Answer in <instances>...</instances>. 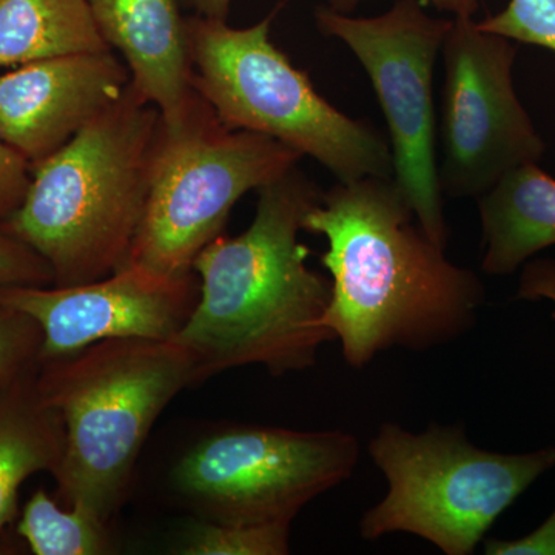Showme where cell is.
<instances>
[{"label":"cell","instance_id":"cell-1","mask_svg":"<svg viewBox=\"0 0 555 555\" xmlns=\"http://www.w3.org/2000/svg\"><path fill=\"white\" fill-rule=\"evenodd\" d=\"M414 218L392 178H363L321 193L302 221L327 240L321 262L332 298L323 324L349 366L364 367L390 347L447 345L476 324L483 283L452 264Z\"/></svg>","mask_w":555,"mask_h":555},{"label":"cell","instance_id":"cell-2","mask_svg":"<svg viewBox=\"0 0 555 555\" xmlns=\"http://www.w3.org/2000/svg\"><path fill=\"white\" fill-rule=\"evenodd\" d=\"M258 193L248 229L222 233L193 262L198 302L173 339L192 358L195 385L243 366L273 377L305 371L335 341L323 324L331 280L309 269L310 248L298 238L321 192L295 167Z\"/></svg>","mask_w":555,"mask_h":555},{"label":"cell","instance_id":"cell-3","mask_svg":"<svg viewBox=\"0 0 555 555\" xmlns=\"http://www.w3.org/2000/svg\"><path fill=\"white\" fill-rule=\"evenodd\" d=\"M160 113L134 87L49 158L0 222L68 287L112 275L129 259L147 203Z\"/></svg>","mask_w":555,"mask_h":555},{"label":"cell","instance_id":"cell-4","mask_svg":"<svg viewBox=\"0 0 555 555\" xmlns=\"http://www.w3.org/2000/svg\"><path fill=\"white\" fill-rule=\"evenodd\" d=\"M38 386L64 423V451L51 474L57 500L109 524L153 426L196 385L192 358L175 339L116 338L40 361Z\"/></svg>","mask_w":555,"mask_h":555},{"label":"cell","instance_id":"cell-5","mask_svg":"<svg viewBox=\"0 0 555 555\" xmlns=\"http://www.w3.org/2000/svg\"><path fill=\"white\" fill-rule=\"evenodd\" d=\"M273 14L247 28L188 20L193 87L233 130L276 139L312 156L339 182L392 178V152L363 120L328 104L305 72L270 40Z\"/></svg>","mask_w":555,"mask_h":555},{"label":"cell","instance_id":"cell-6","mask_svg":"<svg viewBox=\"0 0 555 555\" xmlns=\"http://www.w3.org/2000/svg\"><path fill=\"white\" fill-rule=\"evenodd\" d=\"M301 158L276 139L229 129L196 91L181 118H160L147 203L126 264L166 276L192 273L241 196L284 177Z\"/></svg>","mask_w":555,"mask_h":555},{"label":"cell","instance_id":"cell-7","mask_svg":"<svg viewBox=\"0 0 555 555\" xmlns=\"http://www.w3.org/2000/svg\"><path fill=\"white\" fill-rule=\"evenodd\" d=\"M369 455L389 491L364 513L361 537L408 532L448 555L474 554L496 518L555 466L554 448L500 454L474 447L460 426L414 434L385 423Z\"/></svg>","mask_w":555,"mask_h":555},{"label":"cell","instance_id":"cell-8","mask_svg":"<svg viewBox=\"0 0 555 555\" xmlns=\"http://www.w3.org/2000/svg\"><path fill=\"white\" fill-rule=\"evenodd\" d=\"M360 443L343 430L222 427L185 452L171 488L203 520L292 525L318 495L352 476Z\"/></svg>","mask_w":555,"mask_h":555},{"label":"cell","instance_id":"cell-9","mask_svg":"<svg viewBox=\"0 0 555 555\" xmlns=\"http://www.w3.org/2000/svg\"><path fill=\"white\" fill-rule=\"evenodd\" d=\"M315 20L321 33L343 40L366 69L389 127L393 182L423 232L447 248L433 86L452 21L430 17L418 0H398L377 17H352L323 5Z\"/></svg>","mask_w":555,"mask_h":555},{"label":"cell","instance_id":"cell-10","mask_svg":"<svg viewBox=\"0 0 555 555\" xmlns=\"http://www.w3.org/2000/svg\"><path fill=\"white\" fill-rule=\"evenodd\" d=\"M441 50V192L480 198L511 170L539 164L545 142L514 89V40L481 30L473 17H454Z\"/></svg>","mask_w":555,"mask_h":555},{"label":"cell","instance_id":"cell-11","mask_svg":"<svg viewBox=\"0 0 555 555\" xmlns=\"http://www.w3.org/2000/svg\"><path fill=\"white\" fill-rule=\"evenodd\" d=\"M198 297L195 272L166 276L133 264L78 286L0 287V306L38 323L40 361L72 356L107 339L169 341L188 323Z\"/></svg>","mask_w":555,"mask_h":555},{"label":"cell","instance_id":"cell-12","mask_svg":"<svg viewBox=\"0 0 555 555\" xmlns=\"http://www.w3.org/2000/svg\"><path fill=\"white\" fill-rule=\"evenodd\" d=\"M112 50L20 65L0 76V138L36 166L112 107L130 86Z\"/></svg>","mask_w":555,"mask_h":555},{"label":"cell","instance_id":"cell-13","mask_svg":"<svg viewBox=\"0 0 555 555\" xmlns=\"http://www.w3.org/2000/svg\"><path fill=\"white\" fill-rule=\"evenodd\" d=\"M102 38L122 54L134 90L175 122L195 96L182 0H89Z\"/></svg>","mask_w":555,"mask_h":555},{"label":"cell","instance_id":"cell-14","mask_svg":"<svg viewBox=\"0 0 555 555\" xmlns=\"http://www.w3.org/2000/svg\"><path fill=\"white\" fill-rule=\"evenodd\" d=\"M477 199L488 275H511L554 246L555 179L537 163L511 170Z\"/></svg>","mask_w":555,"mask_h":555},{"label":"cell","instance_id":"cell-15","mask_svg":"<svg viewBox=\"0 0 555 555\" xmlns=\"http://www.w3.org/2000/svg\"><path fill=\"white\" fill-rule=\"evenodd\" d=\"M39 363L0 383V534L17 516L24 481L53 474L64 451V423L40 393Z\"/></svg>","mask_w":555,"mask_h":555},{"label":"cell","instance_id":"cell-16","mask_svg":"<svg viewBox=\"0 0 555 555\" xmlns=\"http://www.w3.org/2000/svg\"><path fill=\"white\" fill-rule=\"evenodd\" d=\"M104 50L89 0H0V68Z\"/></svg>","mask_w":555,"mask_h":555},{"label":"cell","instance_id":"cell-17","mask_svg":"<svg viewBox=\"0 0 555 555\" xmlns=\"http://www.w3.org/2000/svg\"><path fill=\"white\" fill-rule=\"evenodd\" d=\"M17 532L36 555H104L113 550L107 521L57 505L46 489L25 503Z\"/></svg>","mask_w":555,"mask_h":555},{"label":"cell","instance_id":"cell-18","mask_svg":"<svg viewBox=\"0 0 555 555\" xmlns=\"http://www.w3.org/2000/svg\"><path fill=\"white\" fill-rule=\"evenodd\" d=\"M291 525H232L196 521L179 546L182 555H286Z\"/></svg>","mask_w":555,"mask_h":555},{"label":"cell","instance_id":"cell-19","mask_svg":"<svg viewBox=\"0 0 555 555\" xmlns=\"http://www.w3.org/2000/svg\"><path fill=\"white\" fill-rule=\"evenodd\" d=\"M478 27L555 53V0H509L505 10L478 22Z\"/></svg>","mask_w":555,"mask_h":555},{"label":"cell","instance_id":"cell-20","mask_svg":"<svg viewBox=\"0 0 555 555\" xmlns=\"http://www.w3.org/2000/svg\"><path fill=\"white\" fill-rule=\"evenodd\" d=\"M42 332L31 317L0 306V383L40 361Z\"/></svg>","mask_w":555,"mask_h":555},{"label":"cell","instance_id":"cell-21","mask_svg":"<svg viewBox=\"0 0 555 555\" xmlns=\"http://www.w3.org/2000/svg\"><path fill=\"white\" fill-rule=\"evenodd\" d=\"M53 272L42 258L0 228V287L53 286Z\"/></svg>","mask_w":555,"mask_h":555},{"label":"cell","instance_id":"cell-22","mask_svg":"<svg viewBox=\"0 0 555 555\" xmlns=\"http://www.w3.org/2000/svg\"><path fill=\"white\" fill-rule=\"evenodd\" d=\"M30 181V163L0 138V222L21 206Z\"/></svg>","mask_w":555,"mask_h":555},{"label":"cell","instance_id":"cell-23","mask_svg":"<svg viewBox=\"0 0 555 555\" xmlns=\"http://www.w3.org/2000/svg\"><path fill=\"white\" fill-rule=\"evenodd\" d=\"M485 554L555 555V511L545 524L540 525L531 534L514 540H486Z\"/></svg>","mask_w":555,"mask_h":555},{"label":"cell","instance_id":"cell-24","mask_svg":"<svg viewBox=\"0 0 555 555\" xmlns=\"http://www.w3.org/2000/svg\"><path fill=\"white\" fill-rule=\"evenodd\" d=\"M516 299L540 301L547 299L555 305V259H534L526 262L521 272Z\"/></svg>","mask_w":555,"mask_h":555},{"label":"cell","instance_id":"cell-25","mask_svg":"<svg viewBox=\"0 0 555 555\" xmlns=\"http://www.w3.org/2000/svg\"><path fill=\"white\" fill-rule=\"evenodd\" d=\"M364 0H328L332 10L349 14ZM437 10L454 14V17H473L480 7V0H429Z\"/></svg>","mask_w":555,"mask_h":555},{"label":"cell","instance_id":"cell-26","mask_svg":"<svg viewBox=\"0 0 555 555\" xmlns=\"http://www.w3.org/2000/svg\"><path fill=\"white\" fill-rule=\"evenodd\" d=\"M182 3L195 10L198 16L225 20L232 0H182Z\"/></svg>","mask_w":555,"mask_h":555}]
</instances>
